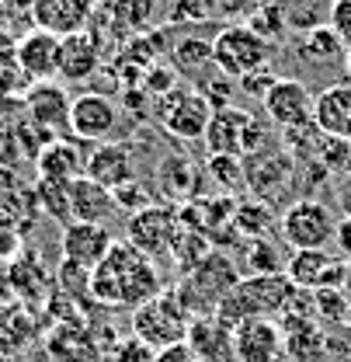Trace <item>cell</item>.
Here are the masks:
<instances>
[{"label": "cell", "instance_id": "1", "mask_svg": "<svg viewBox=\"0 0 351 362\" xmlns=\"http://www.w3.org/2000/svg\"><path fill=\"white\" fill-rule=\"evenodd\" d=\"M164 293V279L150 255L132 247L129 240H115L112 251L90 272V300L112 310H139L143 303Z\"/></svg>", "mask_w": 351, "mask_h": 362}, {"label": "cell", "instance_id": "2", "mask_svg": "<svg viewBox=\"0 0 351 362\" xmlns=\"http://www.w3.org/2000/svg\"><path fill=\"white\" fill-rule=\"evenodd\" d=\"M289 293H292L289 275H244L216 307V317L226 320L230 327L258 317H278Z\"/></svg>", "mask_w": 351, "mask_h": 362}, {"label": "cell", "instance_id": "3", "mask_svg": "<svg viewBox=\"0 0 351 362\" xmlns=\"http://www.w3.org/2000/svg\"><path fill=\"white\" fill-rule=\"evenodd\" d=\"M240 279H244V275L237 269V262H233L226 251L216 247L202 265H195L188 275L177 279L174 293L181 296V303L191 310V317L216 314V307L226 300V293H230Z\"/></svg>", "mask_w": 351, "mask_h": 362}, {"label": "cell", "instance_id": "4", "mask_svg": "<svg viewBox=\"0 0 351 362\" xmlns=\"http://www.w3.org/2000/svg\"><path fill=\"white\" fill-rule=\"evenodd\" d=\"M271 139H275L271 136V122L268 119L261 122V115H254V112H247L240 105H230V108L213 112V119L206 126V136H202L209 157L213 153L247 157V153L261 150L264 143H271Z\"/></svg>", "mask_w": 351, "mask_h": 362}, {"label": "cell", "instance_id": "5", "mask_svg": "<svg viewBox=\"0 0 351 362\" xmlns=\"http://www.w3.org/2000/svg\"><path fill=\"white\" fill-rule=\"evenodd\" d=\"M275 49H278V45L264 42L261 35L251 32L244 21L220 25V32L213 35V56H216V66H220L222 77H230L233 84L244 81V77L254 74V70L271 66Z\"/></svg>", "mask_w": 351, "mask_h": 362}, {"label": "cell", "instance_id": "6", "mask_svg": "<svg viewBox=\"0 0 351 362\" xmlns=\"http://www.w3.org/2000/svg\"><path fill=\"white\" fill-rule=\"evenodd\" d=\"M132 334L139 341H146L153 352L167 349V345H177L188 338V327H191V310L181 303L174 289H164L157 300L143 303L139 310H132L129 317Z\"/></svg>", "mask_w": 351, "mask_h": 362}, {"label": "cell", "instance_id": "7", "mask_svg": "<svg viewBox=\"0 0 351 362\" xmlns=\"http://www.w3.org/2000/svg\"><path fill=\"white\" fill-rule=\"evenodd\" d=\"M299 175L296 157L285 150V143L271 139L261 150L244 157V181H247V195L261 199L268 206H275L282 195H289L292 181Z\"/></svg>", "mask_w": 351, "mask_h": 362}, {"label": "cell", "instance_id": "8", "mask_svg": "<svg viewBox=\"0 0 351 362\" xmlns=\"http://www.w3.org/2000/svg\"><path fill=\"white\" fill-rule=\"evenodd\" d=\"M150 112H153V119L160 122V129L171 133L174 139H202L216 108L209 105V98L198 88L177 84L174 90L153 98V101H150Z\"/></svg>", "mask_w": 351, "mask_h": 362}, {"label": "cell", "instance_id": "9", "mask_svg": "<svg viewBox=\"0 0 351 362\" xmlns=\"http://www.w3.org/2000/svg\"><path fill=\"white\" fill-rule=\"evenodd\" d=\"M278 233L289 251H320L331 240H338V216L316 202V199H296L292 206L282 209L278 216Z\"/></svg>", "mask_w": 351, "mask_h": 362}, {"label": "cell", "instance_id": "10", "mask_svg": "<svg viewBox=\"0 0 351 362\" xmlns=\"http://www.w3.org/2000/svg\"><path fill=\"white\" fill-rule=\"evenodd\" d=\"M177 230H181V213L171 202H150L143 206L139 213H132L129 223H126V240L132 247H139L143 255L150 258H160V255H171L177 240Z\"/></svg>", "mask_w": 351, "mask_h": 362}, {"label": "cell", "instance_id": "11", "mask_svg": "<svg viewBox=\"0 0 351 362\" xmlns=\"http://www.w3.org/2000/svg\"><path fill=\"white\" fill-rule=\"evenodd\" d=\"M313 108H316V94H313L299 77H278L275 88L261 98L264 119H268L278 133L313 122Z\"/></svg>", "mask_w": 351, "mask_h": 362}, {"label": "cell", "instance_id": "12", "mask_svg": "<svg viewBox=\"0 0 351 362\" xmlns=\"http://www.w3.org/2000/svg\"><path fill=\"white\" fill-rule=\"evenodd\" d=\"M70 133L81 143H90V146L108 143L119 133V105L108 94H97V90L77 94L73 105H70Z\"/></svg>", "mask_w": 351, "mask_h": 362}, {"label": "cell", "instance_id": "13", "mask_svg": "<svg viewBox=\"0 0 351 362\" xmlns=\"http://www.w3.org/2000/svg\"><path fill=\"white\" fill-rule=\"evenodd\" d=\"M94 11H97V0H32L28 18L35 28L56 39H66V35L88 32Z\"/></svg>", "mask_w": 351, "mask_h": 362}, {"label": "cell", "instance_id": "14", "mask_svg": "<svg viewBox=\"0 0 351 362\" xmlns=\"http://www.w3.org/2000/svg\"><path fill=\"white\" fill-rule=\"evenodd\" d=\"M157 4L160 0H97L90 32L97 39H105L108 32H119L122 39L136 35V32H146L153 14H157Z\"/></svg>", "mask_w": 351, "mask_h": 362}, {"label": "cell", "instance_id": "15", "mask_svg": "<svg viewBox=\"0 0 351 362\" xmlns=\"http://www.w3.org/2000/svg\"><path fill=\"white\" fill-rule=\"evenodd\" d=\"M285 275H289L292 286H303V289H341L345 258L331 255L327 247H320V251H292L289 265H285Z\"/></svg>", "mask_w": 351, "mask_h": 362}, {"label": "cell", "instance_id": "16", "mask_svg": "<svg viewBox=\"0 0 351 362\" xmlns=\"http://www.w3.org/2000/svg\"><path fill=\"white\" fill-rule=\"evenodd\" d=\"M233 345H237V362H282L285 359V334H282L278 320H271V317H258V320L237 324Z\"/></svg>", "mask_w": 351, "mask_h": 362}, {"label": "cell", "instance_id": "17", "mask_svg": "<svg viewBox=\"0 0 351 362\" xmlns=\"http://www.w3.org/2000/svg\"><path fill=\"white\" fill-rule=\"evenodd\" d=\"M202 178H206V171L188 153H167L153 168V185L164 195V202H171V206L195 202L198 199V181Z\"/></svg>", "mask_w": 351, "mask_h": 362}, {"label": "cell", "instance_id": "18", "mask_svg": "<svg viewBox=\"0 0 351 362\" xmlns=\"http://www.w3.org/2000/svg\"><path fill=\"white\" fill-rule=\"evenodd\" d=\"M115 244V233L105 223H66L59 233V251H63V262H73V265H84V269H97V262L112 251Z\"/></svg>", "mask_w": 351, "mask_h": 362}, {"label": "cell", "instance_id": "19", "mask_svg": "<svg viewBox=\"0 0 351 362\" xmlns=\"http://www.w3.org/2000/svg\"><path fill=\"white\" fill-rule=\"evenodd\" d=\"M88 178H94L105 188H122V185H132L139 181V171H136V157H132V146L122 143V139H108V143H97L90 146L88 153Z\"/></svg>", "mask_w": 351, "mask_h": 362}, {"label": "cell", "instance_id": "20", "mask_svg": "<svg viewBox=\"0 0 351 362\" xmlns=\"http://www.w3.org/2000/svg\"><path fill=\"white\" fill-rule=\"evenodd\" d=\"M59 42L56 35H49L42 28H32L28 35L18 39V70L25 81L45 84L59 77Z\"/></svg>", "mask_w": 351, "mask_h": 362}, {"label": "cell", "instance_id": "21", "mask_svg": "<svg viewBox=\"0 0 351 362\" xmlns=\"http://www.w3.org/2000/svg\"><path fill=\"white\" fill-rule=\"evenodd\" d=\"M171 66L181 81H188L191 88H206L220 77L216 56H213V39L202 35H184L171 45Z\"/></svg>", "mask_w": 351, "mask_h": 362}, {"label": "cell", "instance_id": "22", "mask_svg": "<svg viewBox=\"0 0 351 362\" xmlns=\"http://www.w3.org/2000/svg\"><path fill=\"white\" fill-rule=\"evenodd\" d=\"M70 98H66V90L59 88V84H52V81H45V84H32L28 94H25V112H28V119L42 129V133H52L59 139V133H70Z\"/></svg>", "mask_w": 351, "mask_h": 362}, {"label": "cell", "instance_id": "23", "mask_svg": "<svg viewBox=\"0 0 351 362\" xmlns=\"http://www.w3.org/2000/svg\"><path fill=\"white\" fill-rule=\"evenodd\" d=\"M233 331L237 327H230L216 314H202V317H191V327H188L184 341H188V349L202 362H237Z\"/></svg>", "mask_w": 351, "mask_h": 362}, {"label": "cell", "instance_id": "24", "mask_svg": "<svg viewBox=\"0 0 351 362\" xmlns=\"http://www.w3.org/2000/svg\"><path fill=\"white\" fill-rule=\"evenodd\" d=\"M101 70V39L94 32H77L59 42V81L84 84Z\"/></svg>", "mask_w": 351, "mask_h": 362}, {"label": "cell", "instance_id": "25", "mask_svg": "<svg viewBox=\"0 0 351 362\" xmlns=\"http://www.w3.org/2000/svg\"><path fill=\"white\" fill-rule=\"evenodd\" d=\"M39 181H73L88 175V157L81 150V139H49L35 157Z\"/></svg>", "mask_w": 351, "mask_h": 362}, {"label": "cell", "instance_id": "26", "mask_svg": "<svg viewBox=\"0 0 351 362\" xmlns=\"http://www.w3.org/2000/svg\"><path fill=\"white\" fill-rule=\"evenodd\" d=\"M313 122L320 126L323 136H334V139L351 143V81L327 84V88L316 94Z\"/></svg>", "mask_w": 351, "mask_h": 362}, {"label": "cell", "instance_id": "27", "mask_svg": "<svg viewBox=\"0 0 351 362\" xmlns=\"http://www.w3.org/2000/svg\"><path fill=\"white\" fill-rule=\"evenodd\" d=\"M119 213L112 188L97 185L94 178L81 175L70 181V216L73 223H108Z\"/></svg>", "mask_w": 351, "mask_h": 362}, {"label": "cell", "instance_id": "28", "mask_svg": "<svg viewBox=\"0 0 351 362\" xmlns=\"http://www.w3.org/2000/svg\"><path fill=\"white\" fill-rule=\"evenodd\" d=\"M39 341V317L32 314L25 303L0 307V352L4 356H21Z\"/></svg>", "mask_w": 351, "mask_h": 362}, {"label": "cell", "instance_id": "29", "mask_svg": "<svg viewBox=\"0 0 351 362\" xmlns=\"http://www.w3.org/2000/svg\"><path fill=\"white\" fill-rule=\"evenodd\" d=\"M345 52H348V45L345 39L331 28V25H316V28H309L299 35V42H296V56L309 63V66H331V63H345Z\"/></svg>", "mask_w": 351, "mask_h": 362}, {"label": "cell", "instance_id": "30", "mask_svg": "<svg viewBox=\"0 0 351 362\" xmlns=\"http://www.w3.org/2000/svg\"><path fill=\"white\" fill-rule=\"evenodd\" d=\"M49 356L56 362H97L101 359V349L94 345V334H88L84 327L59 324L49 334Z\"/></svg>", "mask_w": 351, "mask_h": 362}, {"label": "cell", "instance_id": "31", "mask_svg": "<svg viewBox=\"0 0 351 362\" xmlns=\"http://www.w3.org/2000/svg\"><path fill=\"white\" fill-rule=\"evenodd\" d=\"M240 247H244V251H240V262H244V272H247V275H285L289 255L282 251L278 240L254 237V240H244Z\"/></svg>", "mask_w": 351, "mask_h": 362}, {"label": "cell", "instance_id": "32", "mask_svg": "<svg viewBox=\"0 0 351 362\" xmlns=\"http://www.w3.org/2000/svg\"><path fill=\"white\" fill-rule=\"evenodd\" d=\"M275 223H278L275 206H268V202L254 199V195L237 199V206H233V230L240 233V240L271 237V226H275Z\"/></svg>", "mask_w": 351, "mask_h": 362}, {"label": "cell", "instance_id": "33", "mask_svg": "<svg viewBox=\"0 0 351 362\" xmlns=\"http://www.w3.org/2000/svg\"><path fill=\"white\" fill-rule=\"evenodd\" d=\"M206 178L220 188L222 195H233L237 192H247V181H244V157H233V153H213L206 160Z\"/></svg>", "mask_w": 351, "mask_h": 362}, {"label": "cell", "instance_id": "34", "mask_svg": "<svg viewBox=\"0 0 351 362\" xmlns=\"http://www.w3.org/2000/svg\"><path fill=\"white\" fill-rule=\"evenodd\" d=\"M11 293H18L21 300H35L49 289V275H45L42 262L35 255H21L14 265H11Z\"/></svg>", "mask_w": 351, "mask_h": 362}, {"label": "cell", "instance_id": "35", "mask_svg": "<svg viewBox=\"0 0 351 362\" xmlns=\"http://www.w3.org/2000/svg\"><path fill=\"white\" fill-rule=\"evenodd\" d=\"M244 25H247L251 32H258L264 42H271V45H278L289 35V21H285V11H282L278 0H261V4L244 18Z\"/></svg>", "mask_w": 351, "mask_h": 362}, {"label": "cell", "instance_id": "36", "mask_svg": "<svg viewBox=\"0 0 351 362\" xmlns=\"http://www.w3.org/2000/svg\"><path fill=\"white\" fill-rule=\"evenodd\" d=\"M282 11H285V21H289V32L296 28L299 35L316 28V25H327V14H331V4L327 0H278Z\"/></svg>", "mask_w": 351, "mask_h": 362}, {"label": "cell", "instance_id": "37", "mask_svg": "<svg viewBox=\"0 0 351 362\" xmlns=\"http://www.w3.org/2000/svg\"><path fill=\"white\" fill-rule=\"evenodd\" d=\"M313 296H316V320H320L327 331H338V327L348 324L351 303L341 289H313Z\"/></svg>", "mask_w": 351, "mask_h": 362}, {"label": "cell", "instance_id": "38", "mask_svg": "<svg viewBox=\"0 0 351 362\" xmlns=\"http://www.w3.org/2000/svg\"><path fill=\"white\" fill-rule=\"evenodd\" d=\"M39 206L56 223H73V216H70V181H39Z\"/></svg>", "mask_w": 351, "mask_h": 362}, {"label": "cell", "instance_id": "39", "mask_svg": "<svg viewBox=\"0 0 351 362\" xmlns=\"http://www.w3.org/2000/svg\"><path fill=\"white\" fill-rule=\"evenodd\" d=\"M56 286H59L66 296H90V269L73 265V262H59Z\"/></svg>", "mask_w": 351, "mask_h": 362}, {"label": "cell", "instance_id": "40", "mask_svg": "<svg viewBox=\"0 0 351 362\" xmlns=\"http://www.w3.org/2000/svg\"><path fill=\"white\" fill-rule=\"evenodd\" d=\"M213 11H216L213 0H174L171 18H174L177 25H202Z\"/></svg>", "mask_w": 351, "mask_h": 362}, {"label": "cell", "instance_id": "41", "mask_svg": "<svg viewBox=\"0 0 351 362\" xmlns=\"http://www.w3.org/2000/svg\"><path fill=\"white\" fill-rule=\"evenodd\" d=\"M153 349L146 345V341H139L136 334H129V338H122L115 349H112V362H153Z\"/></svg>", "mask_w": 351, "mask_h": 362}, {"label": "cell", "instance_id": "42", "mask_svg": "<svg viewBox=\"0 0 351 362\" xmlns=\"http://www.w3.org/2000/svg\"><path fill=\"white\" fill-rule=\"evenodd\" d=\"M275 81H278V74H275L271 66H264V70L247 74L244 81H237V90H240V94H247V98H258V101H261L264 94L275 88Z\"/></svg>", "mask_w": 351, "mask_h": 362}, {"label": "cell", "instance_id": "43", "mask_svg": "<svg viewBox=\"0 0 351 362\" xmlns=\"http://www.w3.org/2000/svg\"><path fill=\"white\" fill-rule=\"evenodd\" d=\"M115 195V206L119 209H126V213H139L143 206H150V195H146V188L139 185V181H132V185H122V188H115L112 192Z\"/></svg>", "mask_w": 351, "mask_h": 362}, {"label": "cell", "instance_id": "44", "mask_svg": "<svg viewBox=\"0 0 351 362\" xmlns=\"http://www.w3.org/2000/svg\"><path fill=\"white\" fill-rule=\"evenodd\" d=\"M327 25L345 39V45H351V0H331V14Z\"/></svg>", "mask_w": 351, "mask_h": 362}, {"label": "cell", "instance_id": "45", "mask_svg": "<svg viewBox=\"0 0 351 362\" xmlns=\"http://www.w3.org/2000/svg\"><path fill=\"white\" fill-rule=\"evenodd\" d=\"M153 362H202L191 349H188V341H177V345H167V349H160Z\"/></svg>", "mask_w": 351, "mask_h": 362}, {"label": "cell", "instance_id": "46", "mask_svg": "<svg viewBox=\"0 0 351 362\" xmlns=\"http://www.w3.org/2000/svg\"><path fill=\"white\" fill-rule=\"evenodd\" d=\"M216 4V11H226V14H240V21L261 4V0H213Z\"/></svg>", "mask_w": 351, "mask_h": 362}, {"label": "cell", "instance_id": "47", "mask_svg": "<svg viewBox=\"0 0 351 362\" xmlns=\"http://www.w3.org/2000/svg\"><path fill=\"white\" fill-rule=\"evenodd\" d=\"M338 247H341V258L351 262V216L338 220Z\"/></svg>", "mask_w": 351, "mask_h": 362}, {"label": "cell", "instance_id": "48", "mask_svg": "<svg viewBox=\"0 0 351 362\" xmlns=\"http://www.w3.org/2000/svg\"><path fill=\"white\" fill-rule=\"evenodd\" d=\"M341 293L348 296V303H351V262L345 258V282H341Z\"/></svg>", "mask_w": 351, "mask_h": 362}, {"label": "cell", "instance_id": "49", "mask_svg": "<svg viewBox=\"0 0 351 362\" xmlns=\"http://www.w3.org/2000/svg\"><path fill=\"white\" fill-rule=\"evenodd\" d=\"M345 74H348V81H351V45H348V52H345Z\"/></svg>", "mask_w": 351, "mask_h": 362}, {"label": "cell", "instance_id": "50", "mask_svg": "<svg viewBox=\"0 0 351 362\" xmlns=\"http://www.w3.org/2000/svg\"><path fill=\"white\" fill-rule=\"evenodd\" d=\"M0 362H11V356H4V352H0Z\"/></svg>", "mask_w": 351, "mask_h": 362}, {"label": "cell", "instance_id": "51", "mask_svg": "<svg viewBox=\"0 0 351 362\" xmlns=\"http://www.w3.org/2000/svg\"><path fill=\"white\" fill-rule=\"evenodd\" d=\"M348 324H351V310H348Z\"/></svg>", "mask_w": 351, "mask_h": 362}, {"label": "cell", "instance_id": "52", "mask_svg": "<svg viewBox=\"0 0 351 362\" xmlns=\"http://www.w3.org/2000/svg\"><path fill=\"white\" fill-rule=\"evenodd\" d=\"M282 362H285V359H282Z\"/></svg>", "mask_w": 351, "mask_h": 362}]
</instances>
